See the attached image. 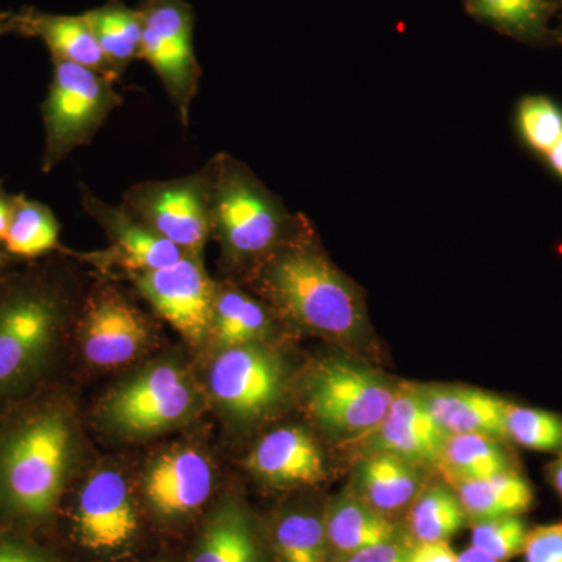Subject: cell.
<instances>
[{
    "mask_svg": "<svg viewBox=\"0 0 562 562\" xmlns=\"http://www.w3.org/2000/svg\"><path fill=\"white\" fill-rule=\"evenodd\" d=\"M76 457V422L60 395L40 391L0 413V531L46 530Z\"/></svg>",
    "mask_w": 562,
    "mask_h": 562,
    "instance_id": "6da1fadb",
    "label": "cell"
},
{
    "mask_svg": "<svg viewBox=\"0 0 562 562\" xmlns=\"http://www.w3.org/2000/svg\"><path fill=\"white\" fill-rule=\"evenodd\" d=\"M250 269L255 288L281 319L342 346L368 341L364 295L333 265L305 216L286 241Z\"/></svg>",
    "mask_w": 562,
    "mask_h": 562,
    "instance_id": "7a4b0ae2",
    "label": "cell"
},
{
    "mask_svg": "<svg viewBox=\"0 0 562 562\" xmlns=\"http://www.w3.org/2000/svg\"><path fill=\"white\" fill-rule=\"evenodd\" d=\"M76 297L54 262L0 273V413L44 391Z\"/></svg>",
    "mask_w": 562,
    "mask_h": 562,
    "instance_id": "3957f363",
    "label": "cell"
},
{
    "mask_svg": "<svg viewBox=\"0 0 562 562\" xmlns=\"http://www.w3.org/2000/svg\"><path fill=\"white\" fill-rule=\"evenodd\" d=\"M211 166L210 239L233 266H255L295 232L292 214L249 166L232 155H214Z\"/></svg>",
    "mask_w": 562,
    "mask_h": 562,
    "instance_id": "277c9868",
    "label": "cell"
},
{
    "mask_svg": "<svg viewBox=\"0 0 562 562\" xmlns=\"http://www.w3.org/2000/svg\"><path fill=\"white\" fill-rule=\"evenodd\" d=\"M54 63L47 95L41 103L44 154L41 171L49 173L79 147L88 146L124 99L116 81L69 61Z\"/></svg>",
    "mask_w": 562,
    "mask_h": 562,
    "instance_id": "5b68a950",
    "label": "cell"
},
{
    "mask_svg": "<svg viewBox=\"0 0 562 562\" xmlns=\"http://www.w3.org/2000/svg\"><path fill=\"white\" fill-rule=\"evenodd\" d=\"M310 416L330 435L361 439L390 412L397 387L386 376L349 358H325L306 375Z\"/></svg>",
    "mask_w": 562,
    "mask_h": 562,
    "instance_id": "8992f818",
    "label": "cell"
},
{
    "mask_svg": "<svg viewBox=\"0 0 562 562\" xmlns=\"http://www.w3.org/2000/svg\"><path fill=\"white\" fill-rule=\"evenodd\" d=\"M143 20L140 60L160 79L181 125H190L191 105L202 79L195 57V14L188 0H140Z\"/></svg>",
    "mask_w": 562,
    "mask_h": 562,
    "instance_id": "52a82bcc",
    "label": "cell"
},
{
    "mask_svg": "<svg viewBox=\"0 0 562 562\" xmlns=\"http://www.w3.org/2000/svg\"><path fill=\"white\" fill-rule=\"evenodd\" d=\"M210 161L190 176L133 184L121 205L181 250L203 255L210 239Z\"/></svg>",
    "mask_w": 562,
    "mask_h": 562,
    "instance_id": "ba28073f",
    "label": "cell"
},
{
    "mask_svg": "<svg viewBox=\"0 0 562 562\" xmlns=\"http://www.w3.org/2000/svg\"><path fill=\"white\" fill-rule=\"evenodd\" d=\"M217 405L239 420H255L279 408L290 386L283 358L268 342L222 349L209 373Z\"/></svg>",
    "mask_w": 562,
    "mask_h": 562,
    "instance_id": "9c48e42d",
    "label": "cell"
},
{
    "mask_svg": "<svg viewBox=\"0 0 562 562\" xmlns=\"http://www.w3.org/2000/svg\"><path fill=\"white\" fill-rule=\"evenodd\" d=\"M195 401L187 373L173 364H157L111 392L102 416L121 435L150 436L187 419Z\"/></svg>",
    "mask_w": 562,
    "mask_h": 562,
    "instance_id": "30bf717a",
    "label": "cell"
},
{
    "mask_svg": "<svg viewBox=\"0 0 562 562\" xmlns=\"http://www.w3.org/2000/svg\"><path fill=\"white\" fill-rule=\"evenodd\" d=\"M132 277L140 297L184 341L201 346L211 338L217 283L206 272L202 255L184 254L176 265Z\"/></svg>",
    "mask_w": 562,
    "mask_h": 562,
    "instance_id": "8fae6325",
    "label": "cell"
},
{
    "mask_svg": "<svg viewBox=\"0 0 562 562\" xmlns=\"http://www.w3.org/2000/svg\"><path fill=\"white\" fill-rule=\"evenodd\" d=\"M79 338L81 351L91 364L117 368L147 349L151 328L147 317L124 294L103 286L81 305Z\"/></svg>",
    "mask_w": 562,
    "mask_h": 562,
    "instance_id": "7c38bea8",
    "label": "cell"
},
{
    "mask_svg": "<svg viewBox=\"0 0 562 562\" xmlns=\"http://www.w3.org/2000/svg\"><path fill=\"white\" fill-rule=\"evenodd\" d=\"M138 528V512L122 473L102 469L81 486L74 512V532L81 547L95 554L122 552Z\"/></svg>",
    "mask_w": 562,
    "mask_h": 562,
    "instance_id": "4fadbf2b",
    "label": "cell"
},
{
    "mask_svg": "<svg viewBox=\"0 0 562 562\" xmlns=\"http://www.w3.org/2000/svg\"><path fill=\"white\" fill-rule=\"evenodd\" d=\"M447 435L422 401L417 384L397 386L390 412L383 420L358 441L366 454L390 453L413 464L438 465Z\"/></svg>",
    "mask_w": 562,
    "mask_h": 562,
    "instance_id": "5bb4252c",
    "label": "cell"
},
{
    "mask_svg": "<svg viewBox=\"0 0 562 562\" xmlns=\"http://www.w3.org/2000/svg\"><path fill=\"white\" fill-rule=\"evenodd\" d=\"M80 198L85 213L109 236L110 250L102 255L105 265H117L136 276L176 265L187 254L136 220L124 206L103 202L87 184H80Z\"/></svg>",
    "mask_w": 562,
    "mask_h": 562,
    "instance_id": "9a60e30c",
    "label": "cell"
},
{
    "mask_svg": "<svg viewBox=\"0 0 562 562\" xmlns=\"http://www.w3.org/2000/svg\"><path fill=\"white\" fill-rule=\"evenodd\" d=\"M213 486V465L191 447L158 454L143 479L147 505L165 520L184 519L199 512L209 502Z\"/></svg>",
    "mask_w": 562,
    "mask_h": 562,
    "instance_id": "2e32d148",
    "label": "cell"
},
{
    "mask_svg": "<svg viewBox=\"0 0 562 562\" xmlns=\"http://www.w3.org/2000/svg\"><path fill=\"white\" fill-rule=\"evenodd\" d=\"M247 465L262 483L273 487L314 486L327 479L321 447L301 427L277 428L262 436Z\"/></svg>",
    "mask_w": 562,
    "mask_h": 562,
    "instance_id": "e0dca14e",
    "label": "cell"
},
{
    "mask_svg": "<svg viewBox=\"0 0 562 562\" xmlns=\"http://www.w3.org/2000/svg\"><path fill=\"white\" fill-rule=\"evenodd\" d=\"M422 401L447 435H483L506 441L508 403L479 387L417 384Z\"/></svg>",
    "mask_w": 562,
    "mask_h": 562,
    "instance_id": "ac0fdd59",
    "label": "cell"
},
{
    "mask_svg": "<svg viewBox=\"0 0 562 562\" xmlns=\"http://www.w3.org/2000/svg\"><path fill=\"white\" fill-rule=\"evenodd\" d=\"M422 487L419 465L395 454H366L355 471V494L390 519L408 509Z\"/></svg>",
    "mask_w": 562,
    "mask_h": 562,
    "instance_id": "d6986e66",
    "label": "cell"
},
{
    "mask_svg": "<svg viewBox=\"0 0 562 562\" xmlns=\"http://www.w3.org/2000/svg\"><path fill=\"white\" fill-rule=\"evenodd\" d=\"M27 38H38L50 52L52 61H69L114 79L105 55L81 14H50L25 9Z\"/></svg>",
    "mask_w": 562,
    "mask_h": 562,
    "instance_id": "ffe728a7",
    "label": "cell"
},
{
    "mask_svg": "<svg viewBox=\"0 0 562 562\" xmlns=\"http://www.w3.org/2000/svg\"><path fill=\"white\" fill-rule=\"evenodd\" d=\"M190 562H265L257 527L241 503H222L211 514Z\"/></svg>",
    "mask_w": 562,
    "mask_h": 562,
    "instance_id": "44dd1931",
    "label": "cell"
},
{
    "mask_svg": "<svg viewBox=\"0 0 562 562\" xmlns=\"http://www.w3.org/2000/svg\"><path fill=\"white\" fill-rule=\"evenodd\" d=\"M476 21L532 46L561 43L553 21L560 14L558 0H464Z\"/></svg>",
    "mask_w": 562,
    "mask_h": 562,
    "instance_id": "7402d4cb",
    "label": "cell"
},
{
    "mask_svg": "<svg viewBox=\"0 0 562 562\" xmlns=\"http://www.w3.org/2000/svg\"><path fill=\"white\" fill-rule=\"evenodd\" d=\"M331 554L342 560L376 543L397 538L395 525L361 501L353 491L333 498L324 513Z\"/></svg>",
    "mask_w": 562,
    "mask_h": 562,
    "instance_id": "603a6c76",
    "label": "cell"
},
{
    "mask_svg": "<svg viewBox=\"0 0 562 562\" xmlns=\"http://www.w3.org/2000/svg\"><path fill=\"white\" fill-rule=\"evenodd\" d=\"M271 312L268 305L239 288L217 283L211 338L221 349L268 342L273 333Z\"/></svg>",
    "mask_w": 562,
    "mask_h": 562,
    "instance_id": "cb8c5ba5",
    "label": "cell"
},
{
    "mask_svg": "<svg viewBox=\"0 0 562 562\" xmlns=\"http://www.w3.org/2000/svg\"><path fill=\"white\" fill-rule=\"evenodd\" d=\"M457 491L469 522L524 516L535 505L530 482L516 471L498 473L490 479L450 484Z\"/></svg>",
    "mask_w": 562,
    "mask_h": 562,
    "instance_id": "d4e9b609",
    "label": "cell"
},
{
    "mask_svg": "<svg viewBox=\"0 0 562 562\" xmlns=\"http://www.w3.org/2000/svg\"><path fill=\"white\" fill-rule=\"evenodd\" d=\"M83 16L113 70L114 79L120 80L132 61L140 60L143 20L139 10L131 9L121 0H109L85 11Z\"/></svg>",
    "mask_w": 562,
    "mask_h": 562,
    "instance_id": "484cf974",
    "label": "cell"
},
{
    "mask_svg": "<svg viewBox=\"0 0 562 562\" xmlns=\"http://www.w3.org/2000/svg\"><path fill=\"white\" fill-rule=\"evenodd\" d=\"M436 469L449 484L490 479L516 471L512 453L503 441L483 435H452L443 443Z\"/></svg>",
    "mask_w": 562,
    "mask_h": 562,
    "instance_id": "4316f807",
    "label": "cell"
},
{
    "mask_svg": "<svg viewBox=\"0 0 562 562\" xmlns=\"http://www.w3.org/2000/svg\"><path fill=\"white\" fill-rule=\"evenodd\" d=\"M60 222L43 202L16 194L3 247L16 260L33 261L66 251L60 244Z\"/></svg>",
    "mask_w": 562,
    "mask_h": 562,
    "instance_id": "83f0119b",
    "label": "cell"
},
{
    "mask_svg": "<svg viewBox=\"0 0 562 562\" xmlns=\"http://www.w3.org/2000/svg\"><path fill=\"white\" fill-rule=\"evenodd\" d=\"M468 522L457 491L446 480L422 487L408 508V528L416 543L449 542Z\"/></svg>",
    "mask_w": 562,
    "mask_h": 562,
    "instance_id": "f1b7e54d",
    "label": "cell"
},
{
    "mask_svg": "<svg viewBox=\"0 0 562 562\" xmlns=\"http://www.w3.org/2000/svg\"><path fill=\"white\" fill-rule=\"evenodd\" d=\"M279 562H328V546L324 516L312 512L284 514L273 532Z\"/></svg>",
    "mask_w": 562,
    "mask_h": 562,
    "instance_id": "f546056e",
    "label": "cell"
},
{
    "mask_svg": "<svg viewBox=\"0 0 562 562\" xmlns=\"http://www.w3.org/2000/svg\"><path fill=\"white\" fill-rule=\"evenodd\" d=\"M506 439L532 452H562V416L546 409L508 403Z\"/></svg>",
    "mask_w": 562,
    "mask_h": 562,
    "instance_id": "4dcf8cb0",
    "label": "cell"
},
{
    "mask_svg": "<svg viewBox=\"0 0 562 562\" xmlns=\"http://www.w3.org/2000/svg\"><path fill=\"white\" fill-rule=\"evenodd\" d=\"M516 128L525 146L543 157L562 138V109L547 95H525L517 103Z\"/></svg>",
    "mask_w": 562,
    "mask_h": 562,
    "instance_id": "1f68e13d",
    "label": "cell"
},
{
    "mask_svg": "<svg viewBox=\"0 0 562 562\" xmlns=\"http://www.w3.org/2000/svg\"><path fill=\"white\" fill-rule=\"evenodd\" d=\"M530 528L522 516L501 517L472 524V546L491 554L498 562H508L522 554Z\"/></svg>",
    "mask_w": 562,
    "mask_h": 562,
    "instance_id": "d6a6232c",
    "label": "cell"
},
{
    "mask_svg": "<svg viewBox=\"0 0 562 562\" xmlns=\"http://www.w3.org/2000/svg\"><path fill=\"white\" fill-rule=\"evenodd\" d=\"M0 562H60V560L35 536L20 531H0Z\"/></svg>",
    "mask_w": 562,
    "mask_h": 562,
    "instance_id": "836d02e7",
    "label": "cell"
},
{
    "mask_svg": "<svg viewBox=\"0 0 562 562\" xmlns=\"http://www.w3.org/2000/svg\"><path fill=\"white\" fill-rule=\"evenodd\" d=\"M522 554L525 562H562V522L531 528Z\"/></svg>",
    "mask_w": 562,
    "mask_h": 562,
    "instance_id": "e575fe53",
    "label": "cell"
},
{
    "mask_svg": "<svg viewBox=\"0 0 562 562\" xmlns=\"http://www.w3.org/2000/svg\"><path fill=\"white\" fill-rule=\"evenodd\" d=\"M409 550L412 547L395 538L392 541L368 547L341 562H408Z\"/></svg>",
    "mask_w": 562,
    "mask_h": 562,
    "instance_id": "d590c367",
    "label": "cell"
},
{
    "mask_svg": "<svg viewBox=\"0 0 562 562\" xmlns=\"http://www.w3.org/2000/svg\"><path fill=\"white\" fill-rule=\"evenodd\" d=\"M408 562H457V553L449 542L416 543L409 550Z\"/></svg>",
    "mask_w": 562,
    "mask_h": 562,
    "instance_id": "8d00e7d4",
    "label": "cell"
},
{
    "mask_svg": "<svg viewBox=\"0 0 562 562\" xmlns=\"http://www.w3.org/2000/svg\"><path fill=\"white\" fill-rule=\"evenodd\" d=\"M20 35L27 38L25 9L20 11H0V36Z\"/></svg>",
    "mask_w": 562,
    "mask_h": 562,
    "instance_id": "74e56055",
    "label": "cell"
},
{
    "mask_svg": "<svg viewBox=\"0 0 562 562\" xmlns=\"http://www.w3.org/2000/svg\"><path fill=\"white\" fill-rule=\"evenodd\" d=\"M13 199L14 195L5 191L3 180H0V243L5 238L7 228H9Z\"/></svg>",
    "mask_w": 562,
    "mask_h": 562,
    "instance_id": "f35d334b",
    "label": "cell"
},
{
    "mask_svg": "<svg viewBox=\"0 0 562 562\" xmlns=\"http://www.w3.org/2000/svg\"><path fill=\"white\" fill-rule=\"evenodd\" d=\"M547 480L562 501V452L547 465Z\"/></svg>",
    "mask_w": 562,
    "mask_h": 562,
    "instance_id": "ab89813d",
    "label": "cell"
},
{
    "mask_svg": "<svg viewBox=\"0 0 562 562\" xmlns=\"http://www.w3.org/2000/svg\"><path fill=\"white\" fill-rule=\"evenodd\" d=\"M543 161L549 166L550 171L558 177V179L562 180V138L558 140L557 144L543 155Z\"/></svg>",
    "mask_w": 562,
    "mask_h": 562,
    "instance_id": "60d3db41",
    "label": "cell"
},
{
    "mask_svg": "<svg viewBox=\"0 0 562 562\" xmlns=\"http://www.w3.org/2000/svg\"><path fill=\"white\" fill-rule=\"evenodd\" d=\"M457 562H498V561L494 560V558H492L491 554L483 552L482 549H479V547L472 546V543H471V547H468V549H465L464 552L457 554Z\"/></svg>",
    "mask_w": 562,
    "mask_h": 562,
    "instance_id": "b9f144b4",
    "label": "cell"
},
{
    "mask_svg": "<svg viewBox=\"0 0 562 562\" xmlns=\"http://www.w3.org/2000/svg\"><path fill=\"white\" fill-rule=\"evenodd\" d=\"M16 261L20 260H16L13 255H10L9 251L5 250V247L0 246V273L9 271L11 266Z\"/></svg>",
    "mask_w": 562,
    "mask_h": 562,
    "instance_id": "7bdbcfd3",
    "label": "cell"
},
{
    "mask_svg": "<svg viewBox=\"0 0 562 562\" xmlns=\"http://www.w3.org/2000/svg\"><path fill=\"white\" fill-rule=\"evenodd\" d=\"M560 3V14H558V21H560V27H558V32H560L561 43H562V0H558Z\"/></svg>",
    "mask_w": 562,
    "mask_h": 562,
    "instance_id": "ee69618b",
    "label": "cell"
}]
</instances>
